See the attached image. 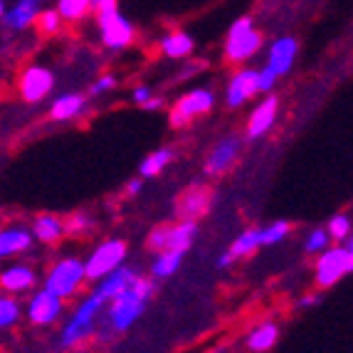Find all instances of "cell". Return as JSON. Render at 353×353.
I'll use <instances>...</instances> for the list:
<instances>
[{
    "mask_svg": "<svg viewBox=\"0 0 353 353\" xmlns=\"http://www.w3.org/2000/svg\"><path fill=\"white\" fill-rule=\"evenodd\" d=\"M242 156V139L240 134H228L223 139L212 143V148L208 151L205 163H203V173L208 178H223L225 173H230L235 168V163Z\"/></svg>",
    "mask_w": 353,
    "mask_h": 353,
    "instance_id": "cell-11",
    "label": "cell"
},
{
    "mask_svg": "<svg viewBox=\"0 0 353 353\" xmlns=\"http://www.w3.org/2000/svg\"><path fill=\"white\" fill-rule=\"evenodd\" d=\"M32 245H35V237H32V230L28 225L12 223L0 228V262L30 252Z\"/></svg>",
    "mask_w": 353,
    "mask_h": 353,
    "instance_id": "cell-18",
    "label": "cell"
},
{
    "mask_svg": "<svg viewBox=\"0 0 353 353\" xmlns=\"http://www.w3.org/2000/svg\"><path fill=\"white\" fill-rule=\"evenodd\" d=\"M161 106H163V97H159V94H153L151 99L146 101V104L141 106V109H146V112H159Z\"/></svg>",
    "mask_w": 353,
    "mask_h": 353,
    "instance_id": "cell-40",
    "label": "cell"
},
{
    "mask_svg": "<svg viewBox=\"0 0 353 353\" xmlns=\"http://www.w3.org/2000/svg\"><path fill=\"white\" fill-rule=\"evenodd\" d=\"M141 277V272H139V267H134V265H121L117 272H112L109 277H104V279H99V282H94V292L97 296H101L104 301H109V299H114L117 294H121L126 287H131V284L136 282V279Z\"/></svg>",
    "mask_w": 353,
    "mask_h": 353,
    "instance_id": "cell-21",
    "label": "cell"
},
{
    "mask_svg": "<svg viewBox=\"0 0 353 353\" xmlns=\"http://www.w3.org/2000/svg\"><path fill=\"white\" fill-rule=\"evenodd\" d=\"M141 190H143V178L141 176L131 178V181L124 185V195H126V198H139V195H141Z\"/></svg>",
    "mask_w": 353,
    "mask_h": 353,
    "instance_id": "cell-38",
    "label": "cell"
},
{
    "mask_svg": "<svg viewBox=\"0 0 353 353\" xmlns=\"http://www.w3.org/2000/svg\"><path fill=\"white\" fill-rule=\"evenodd\" d=\"M326 232H329L331 242H336V245H341V242H346L348 237L353 235V220L348 218L346 212H336V215H331L329 223L324 225Z\"/></svg>",
    "mask_w": 353,
    "mask_h": 353,
    "instance_id": "cell-30",
    "label": "cell"
},
{
    "mask_svg": "<svg viewBox=\"0 0 353 353\" xmlns=\"http://www.w3.org/2000/svg\"><path fill=\"white\" fill-rule=\"evenodd\" d=\"M279 334H282V329H279L277 321L267 319V321H259L254 329H250V334L245 336V346H248L250 353H270L277 346Z\"/></svg>",
    "mask_w": 353,
    "mask_h": 353,
    "instance_id": "cell-24",
    "label": "cell"
},
{
    "mask_svg": "<svg viewBox=\"0 0 353 353\" xmlns=\"http://www.w3.org/2000/svg\"><path fill=\"white\" fill-rule=\"evenodd\" d=\"M97 228V220L89 215V212H74L70 218L65 220V232L72 237H84V235H92Z\"/></svg>",
    "mask_w": 353,
    "mask_h": 353,
    "instance_id": "cell-32",
    "label": "cell"
},
{
    "mask_svg": "<svg viewBox=\"0 0 353 353\" xmlns=\"http://www.w3.org/2000/svg\"><path fill=\"white\" fill-rule=\"evenodd\" d=\"M195 237H198V220H173V223H159L156 228L148 230L146 235V250L148 252H173L185 254L193 248Z\"/></svg>",
    "mask_w": 353,
    "mask_h": 353,
    "instance_id": "cell-5",
    "label": "cell"
},
{
    "mask_svg": "<svg viewBox=\"0 0 353 353\" xmlns=\"http://www.w3.org/2000/svg\"><path fill=\"white\" fill-rule=\"evenodd\" d=\"M87 104H89V97L82 94V92H67V94H59L57 99L50 104V112L48 119L50 121H72V119L82 117L87 112Z\"/></svg>",
    "mask_w": 353,
    "mask_h": 353,
    "instance_id": "cell-22",
    "label": "cell"
},
{
    "mask_svg": "<svg viewBox=\"0 0 353 353\" xmlns=\"http://www.w3.org/2000/svg\"><path fill=\"white\" fill-rule=\"evenodd\" d=\"M319 301H321V296H319V294H306V296H301V299L296 301V306H299V309H312V306H316Z\"/></svg>",
    "mask_w": 353,
    "mask_h": 353,
    "instance_id": "cell-39",
    "label": "cell"
},
{
    "mask_svg": "<svg viewBox=\"0 0 353 353\" xmlns=\"http://www.w3.org/2000/svg\"><path fill=\"white\" fill-rule=\"evenodd\" d=\"M37 272L28 262H10L0 267V289L6 294H28L37 284Z\"/></svg>",
    "mask_w": 353,
    "mask_h": 353,
    "instance_id": "cell-17",
    "label": "cell"
},
{
    "mask_svg": "<svg viewBox=\"0 0 353 353\" xmlns=\"http://www.w3.org/2000/svg\"><path fill=\"white\" fill-rule=\"evenodd\" d=\"M6 0H0V18H3V12H6Z\"/></svg>",
    "mask_w": 353,
    "mask_h": 353,
    "instance_id": "cell-43",
    "label": "cell"
},
{
    "mask_svg": "<svg viewBox=\"0 0 353 353\" xmlns=\"http://www.w3.org/2000/svg\"><path fill=\"white\" fill-rule=\"evenodd\" d=\"M292 232V223L289 220H274V223L259 228V240H262V248H272V245H279L284 242Z\"/></svg>",
    "mask_w": 353,
    "mask_h": 353,
    "instance_id": "cell-31",
    "label": "cell"
},
{
    "mask_svg": "<svg viewBox=\"0 0 353 353\" xmlns=\"http://www.w3.org/2000/svg\"><path fill=\"white\" fill-rule=\"evenodd\" d=\"M173 159H176V151H173L171 146H161L156 148V151H151L146 156V159L139 163V176L146 181V178H156L161 176V173L168 168V165L173 163Z\"/></svg>",
    "mask_w": 353,
    "mask_h": 353,
    "instance_id": "cell-27",
    "label": "cell"
},
{
    "mask_svg": "<svg viewBox=\"0 0 353 353\" xmlns=\"http://www.w3.org/2000/svg\"><path fill=\"white\" fill-rule=\"evenodd\" d=\"M208 353H228V348H225V346H218V348H212V351H208Z\"/></svg>",
    "mask_w": 353,
    "mask_h": 353,
    "instance_id": "cell-42",
    "label": "cell"
},
{
    "mask_svg": "<svg viewBox=\"0 0 353 353\" xmlns=\"http://www.w3.org/2000/svg\"><path fill=\"white\" fill-rule=\"evenodd\" d=\"M215 101H218V97H215L212 89H190V92L178 97L171 109H168V124H171V129H183V126L193 124L195 119L205 117V114H210L215 109Z\"/></svg>",
    "mask_w": 353,
    "mask_h": 353,
    "instance_id": "cell-7",
    "label": "cell"
},
{
    "mask_svg": "<svg viewBox=\"0 0 353 353\" xmlns=\"http://www.w3.org/2000/svg\"><path fill=\"white\" fill-rule=\"evenodd\" d=\"M296 54H299V40L292 35H284L272 40V45L267 48V57H265V67H270L277 79L287 77L289 72L294 70Z\"/></svg>",
    "mask_w": 353,
    "mask_h": 353,
    "instance_id": "cell-16",
    "label": "cell"
},
{
    "mask_svg": "<svg viewBox=\"0 0 353 353\" xmlns=\"http://www.w3.org/2000/svg\"><path fill=\"white\" fill-rule=\"evenodd\" d=\"M30 230H32V237H35V242H40V245H48V248H52V245H57V242L65 240V220L59 218V215H52V212H42V215H37L35 220H32V225H30Z\"/></svg>",
    "mask_w": 353,
    "mask_h": 353,
    "instance_id": "cell-23",
    "label": "cell"
},
{
    "mask_svg": "<svg viewBox=\"0 0 353 353\" xmlns=\"http://www.w3.org/2000/svg\"><path fill=\"white\" fill-rule=\"evenodd\" d=\"M183 257L185 254L173 252V250H163V252H156L148 265V277L153 282H163V279H171L183 265Z\"/></svg>",
    "mask_w": 353,
    "mask_h": 353,
    "instance_id": "cell-26",
    "label": "cell"
},
{
    "mask_svg": "<svg viewBox=\"0 0 353 353\" xmlns=\"http://www.w3.org/2000/svg\"><path fill=\"white\" fill-rule=\"evenodd\" d=\"M97 30H99V42L112 52H121L136 40V28L124 12L114 8V10L97 12Z\"/></svg>",
    "mask_w": 353,
    "mask_h": 353,
    "instance_id": "cell-8",
    "label": "cell"
},
{
    "mask_svg": "<svg viewBox=\"0 0 353 353\" xmlns=\"http://www.w3.org/2000/svg\"><path fill=\"white\" fill-rule=\"evenodd\" d=\"M62 25H65V20L59 18V12L54 10V8H50V10H42L40 15H37V20H35L37 32H40V35H45V37L57 35L59 30H62Z\"/></svg>",
    "mask_w": 353,
    "mask_h": 353,
    "instance_id": "cell-33",
    "label": "cell"
},
{
    "mask_svg": "<svg viewBox=\"0 0 353 353\" xmlns=\"http://www.w3.org/2000/svg\"><path fill=\"white\" fill-rule=\"evenodd\" d=\"M343 245H346V250H348V257H351V270H353V235L348 237V240L343 242Z\"/></svg>",
    "mask_w": 353,
    "mask_h": 353,
    "instance_id": "cell-41",
    "label": "cell"
},
{
    "mask_svg": "<svg viewBox=\"0 0 353 353\" xmlns=\"http://www.w3.org/2000/svg\"><path fill=\"white\" fill-rule=\"evenodd\" d=\"M262 48H265V37L254 28V20L250 18V15H242V18H237L235 23L228 28L223 54L230 65L242 67V65H248L250 59L257 57Z\"/></svg>",
    "mask_w": 353,
    "mask_h": 353,
    "instance_id": "cell-3",
    "label": "cell"
},
{
    "mask_svg": "<svg viewBox=\"0 0 353 353\" xmlns=\"http://www.w3.org/2000/svg\"><path fill=\"white\" fill-rule=\"evenodd\" d=\"M0 228H3V225H0Z\"/></svg>",
    "mask_w": 353,
    "mask_h": 353,
    "instance_id": "cell-44",
    "label": "cell"
},
{
    "mask_svg": "<svg viewBox=\"0 0 353 353\" xmlns=\"http://www.w3.org/2000/svg\"><path fill=\"white\" fill-rule=\"evenodd\" d=\"M114 87H117V77H114V74H101L99 79H94V82L89 84L87 97H92V99H97V97L109 94V92H112Z\"/></svg>",
    "mask_w": 353,
    "mask_h": 353,
    "instance_id": "cell-35",
    "label": "cell"
},
{
    "mask_svg": "<svg viewBox=\"0 0 353 353\" xmlns=\"http://www.w3.org/2000/svg\"><path fill=\"white\" fill-rule=\"evenodd\" d=\"M156 287H159V282H153L151 277H143L141 274L121 294H117L114 299L106 301L104 324L109 326V331L126 334L129 329H134V324L143 316L151 299L156 296Z\"/></svg>",
    "mask_w": 353,
    "mask_h": 353,
    "instance_id": "cell-1",
    "label": "cell"
},
{
    "mask_svg": "<svg viewBox=\"0 0 353 353\" xmlns=\"http://www.w3.org/2000/svg\"><path fill=\"white\" fill-rule=\"evenodd\" d=\"M40 12L42 0H15L10 8H6L0 23L8 32H23L28 28H35V20Z\"/></svg>",
    "mask_w": 353,
    "mask_h": 353,
    "instance_id": "cell-20",
    "label": "cell"
},
{
    "mask_svg": "<svg viewBox=\"0 0 353 353\" xmlns=\"http://www.w3.org/2000/svg\"><path fill=\"white\" fill-rule=\"evenodd\" d=\"M159 50L165 59H188L195 52V40L185 30H171L163 32L159 40Z\"/></svg>",
    "mask_w": 353,
    "mask_h": 353,
    "instance_id": "cell-25",
    "label": "cell"
},
{
    "mask_svg": "<svg viewBox=\"0 0 353 353\" xmlns=\"http://www.w3.org/2000/svg\"><path fill=\"white\" fill-rule=\"evenodd\" d=\"M257 74H259V94H272L274 92V87L279 84V79H277V74L270 70V67H259L257 70Z\"/></svg>",
    "mask_w": 353,
    "mask_h": 353,
    "instance_id": "cell-36",
    "label": "cell"
},
{
    "mask_svg": "<svg viewBox=\"0 0 353 353\" xmlns=\"http://www.w3.org/2000/svg\"><path fill=\"white\" fill-rule=\"evenodd\" d=\"M62 316H65V299L54 296L45 287L32 292V296L28 299V306H25V319L30 324L45 329V326L57 324Z\"/></svg>",
    "mask_w": 353,
    "mask_h": 353,
    "instance_id": "cell-13",
    "label": "cell"
},
{
    "mask_svg": "<svg viewBox=\"0 0 353 353\" xmlns=\"http://www.w3.org/2000/svg\"><path fill=\"white\" fill-rule=\"evenodd\" d=\"M334 242H331L329 232H326V228H314L309 230V235L304 237V252L306 254H321L326 248H331Z\"/></svg>",
    "mask_w": 353,
    "mask_h": 353,
    "instance_id": "cell-34",
    "label": "cell"
},
{
    "mask_svg": "<svg viewBox=\"0 0 353 353\" xmlns=\"http://www.w3.org/2000/svg\"><path fill=\"white\" fill-rule=\"evenodd\" d=\"M259 94V74L252 67H237L225 84V106L240 109Z\"/></svg>",
    "mask_w": 353,
    "mask_h": 353,
    "instance_id": "cell-14",
    "label": "cell"
},
{
    "mask_svg": "<svg viewBox=\"0 0 353 353\" xmlns=\"http://www.w3.org/2000/svg\"><path fill=\"white\" fill-rule=\"evenodd\" d=\"M277 119H279V97L272 92V94H265V99H259L252 112H250L248 121H245V136H248L250 141H257V139L270 134L272 126L277 124Z\"/></svg>",
    "mask_w": 353,
    "mask_h": 353,
    "instance_id": "cell-15",
    "label": "cell"
},
{
    "mask_svg": "<svg viewBox=\"0 0 353 353\" xmlns=\"http://www.w3.org/2000/svg\"><path fill=\"white\" fill-rule=\"evenodd\" d=\"M212 188L208 183L195 181L181 190L173 201V215L176 220H198L208 215L212 208Z\"/></svg>",
    "mask_w": 353,
    "mask_h": 353,
    "instance_id": "cell-12",
    "label": "cell"
},
{
    "mask_svg": "<svg viewBox=\"0 0 353 353\" xmlns=\"http://www.w3.org/2000/svg\"><path fill=\"white\" fill-rule=\"evenodd\" d=\"M87 282V272H84V259L79 254H65V257L54 259L45 272L42 287L52 292L59 299H74L82 292Z\"/></svg>",
    "mask_w": 353,
    "mask_h": 353,
    "instance_id": "cell-4",
    "label": "cell"
},
{
    "mask_svg": "<svg viewBox=\"0 0 353 353\" xmlns=\"http://www.w3.org/2000/svg\"><path fill=\"white\" fill-rule=\"evenodd\" d=\"M106 301L101 296H97L94 292H89L87 296H82V301L74 306L72 316L65 321L62 326V334H59V348H77L82 346L87 339H92L97 331V324L99 319L104 316Z\"/></svg>",
    "mask_w": 353,
    "mask_h": 353,
    "instance_id": "cell-2",
    "label": "cell"
},
{
    "mask_svg": "<svg viewBox=\"0 0 353 353\" xmlns=\"http://www.w3.org/2000/svg\"><path fill=\"white\" fill-rule=\"evenodd\" d=\"M129 257V242L121 237H106L94 250L84 257V272H87V282H99L117 272L121 265H126Z\"/></svg>",
    "mask_w": 353,
    "mask_h": 353,
    "instance_id": "cell-6",
    "label": "cell"
},
{
    "mask_svg": "<svg viewBox=\"0 0 353 353\" xmlns=\"http://www.w3.org/2000/svg\"><path fill=\"white\" fill-rule=\"evenodd\" d=\"M259 248H262V240H259V228L242 230L240 235H237L235 240L228 245V250H225V252L218 257V270H228V267H232L235 262H240V259L252 257Z\"/></svg>",
    "mask_w": 353,
    "mask_h": 353,
    "instance_id": "cell-19",
    "label": "cell"
},
{
    "mask_svg": "<svg viewBox=\"0 0 353 353\" xmlns=\"http://www.w3.org/2000/svg\"><path fill=\"white\" fill-rule=\"evenodd\" d=\"M151 97H153V89L148 87V84H139V87H134V92H131V101H134L136 106H143Z\"/></svg>",
    "mask_w": 353,
    "mask_h": 353,
    "instance_id": "cell-37",
    "label": "cell"
},
{
    "mask_svg": "<svg viewBox=\"0 0 353 353\" xmlns=\"http://www.w3.org/2000/svg\"><path fill=\"white\" fill-rule=\"evenodd\" d=\"M54 10L65 23H82L87 15H92V0H57Z\"/></svg>",
    "mask_w": 353,
    "mask_h": 353,
    "instance_id": "cell-28",
    "label": "cell"
},
{
    "mask_svg": "<svg viewBox=\"0 0 353 353\" xmlns=\"http://www.w3.org/2000/svg\"><path fill=\"white\" fill-rule=\"evenodd\" d=\"M54 84H57L54 72L45 65H37V62L23 67L18 74V92L25 104H40V101H45L54 92Z\"/></svg>",
    "mask_w": 353,
    "mask_h": 353,
    "instance_id": "cell-10",
    "label": "cell"
},
{
    "mask_svg": "<svg viewBox=\"0 0 353 353\" xmlns=\"http://www.w3.org/2000/svg\"><path fill=\"white\" fill-rule=\"evenodd\" d=\"M23 319V306L15 296L0 294V331L12 329Z\"/></svg>",
    "mask_w": 353,
    "mask_h": 353,
    "instance_id": "cell-29",
    "label": "cell"
},
{
    "mask_svg": "<svg viewBox=\"0 0 353 353\" xmlns=\"http://www.w3.org/2000/svg\"><path fill=\"white\" fill-rule=\"evenodd\" d=\"M351 270V257H348L346 245H331L324 252L316 257V265H314V279H316L319 289H331L341 282Z\"/></svg>",
    "mask_w": 353,
    "mask_h": 353,
    "instance_id": "cell-9",
    "label": "cell"
}]
</instances>
